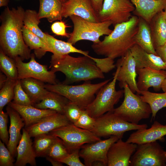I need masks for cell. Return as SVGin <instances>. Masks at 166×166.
<instances>
[{"label": "cell", "instance_id": "681fc988", "mask_svg": "<svg viewBox=\"0 0 166 166\" xmlns=\"http://www.w3.org/2000/svg\"><path fill=\"white\" fill-rule=\"evenodd\" d=\"M7 78L6 76L2 72L0 73V89L4 85L6 82Z\"/></svg>", "mask_w": 166, "mask_h": 166}, {"label": "cell", "instance_id": "9f6ffc18", "mask_svg": "<svg viewBox=\"0 0 166 166\" xmlns=\"http://www.w3.org/2000/svg\"><path fill=\"white\" fill-rule=\"evenodd\" d=\"M165 156L166 157V151H165Z\"/></svg>", "mask_w": 166, "mask_h": 166}, {"label": "cell", "instance_id": "8fae6325", "mask_svg": "<svg viewBox=\"0 0 166 166\" xmlns=\"http://www.w3.org/2000/svg\"><path fill=\"white\" fill-rule=\"evenodd\" d=\"M135 9L130 0H104L98 18L100 22H111L114 26L128 21Z\"/></svg>", "mask_w": 166, "mask_h": 166}, {"label": "cell", "instance_id": "d6a6232c", "mask_svg": "<svg viewBox=\"0 0 166 166\" xmlns=\"http://www.w3.org/2000/svg\"><path fill=\"white\" fill-rule=\"evenodd\" d=\"M57 137L49 133L34 137L33 147L37 157H45L47 152Z\"/></svg>", "mask_w": 166, "mask_h": 166}, {"label": "cell", "instance_id": "60d3db41", "mask_svg": "<svg viewBox=\"0 0 166 166\" xmlns=\"http://www.w3.org/2000/svg\"><path fill=\"white\" fill-rule=\"evenodd\" d=\"M93 60L97 67L103 73H109L116 66L114 64V59L108 57L99 58L90 56Z\"/></svg>", "mask_w": 166, "mask_h": 166}, {"label": "cell", "instance_id": "3957f363", "mask_svg": "<svg viewBox=\"0 0 166 166\" xmlns=\"http://www.w3.org/2000/svg\"><path fill=\"white\" fill-rule=\"evenodd\" d=\"M49 68L55 72H60L64 74L65 77L62 83L66 85L105 78L104 73L89 55L74 57L69 54H53Z\"/></svg>", "mask_w": 166, "mask_h": 166}, {"label": "cell", "instance_id": "f5cc1de1", "mask_svg": "<svg viewBox=\"0 0 166 166\" xmlns=\"http://www.w3.org/2000/svg\"><path fill=\"white\" fill-rule=\"evenodd\" d=\"M161 89L164 92H166V77L162 85Z\"/></svg>", "mask_w": 166, "mask_h": 166}, {"label": "cell", "instance_id": "836d02e7", "mask_svg": "<svg viewBox=\"0 0 166 166\" xmlns=\"http://www.w3.org/2000/svg\"><path fill=\"white\" fill-rule=\"evenodd\" d=\"M40 22L38 13L34 10L25 11L23 19L24 26L43 40L47 44L46 33L43 32L38 26Z\"/></svg>", "mask_w": 166, "mask_h": 166}, {"label": "cell", "instance_id": "ba28073f", "mask_svg": "<svg viewBox=\"0 0 166 166\" xmlns=\"http://www.w3.org/2000/svg\"><path fill=\"white\" fill-rule=\"evenodd\" d=\"M113 110L95 119L94 127L90 131L100 138L115 136L122 138L126 132L148 128L146 124H136L126 121Z\"/></svg>", "mask_w": 166, "mask_h": 166}, {"label": "cell", "instance_id": "4dcf8cb0", "mask_svg": "<svg viewBox=\"0 0 166 166\" xmlns=\"http://www.w3.org/2000/svg\"><path fill=\"white\" fill-rule=\"evenodd\" d=\"M47 44L53 54L61 56L71 53H77L88 56L89 52L79 49L68 42L56 39L52 36L46 33Z\"/></svg>", "mask_w": 166, "mask_h": 166}, {"label": "cell", "instance_id": "4316f807", "mask_svg": "<svg viewBox=\"0 0 166 166\" xmlns=\"http://www.w3.org/2000/svg\"><path fill=\"white\" fill-rule=\"evenodd\" d=\"M149 25L153 46L156 49L166 42V19L163 10L154 17Z\"/></svg>", "mask_w": 166, "mask_h": 166}, {"label": "cell", "instance_id": "f35d334b", "mask_svg": "<svg viewBox=\"0 0 166 166\" xmlns=\"http://www.w3.org/2000/svg\"><path fill=\"white\" fill-rule=\"evenodd\" d=\"M82 110L77 105L70 101L65 107L63 114L71 123L74 124L80 117Z\"/></svg>", "mask_w": 166, "mask_h": 166}, {"label": "cell", "instance_id": "f1b7e54d", "mask_svg": "<svg viewBox=\"0 0 166 166\" xmlns=\"http://www.w3.org/2000/svg\"><path fill=\"white\" fill-rule=\"evenodd\" d=\"M70 101L65 97L54 92L49 91L47 95L34 106L38 109L54 110L63 114L65 106Z\"/></svg>", "mask_w": 166, "mask_h": 166}, {"label": "cell", "instance_id": "52a82bcc", "mask_svg": "<svg viewBox=\"0 0 166 166\" xmlns=\"http://www.w3.org/2000/svg\"><path fill=\"white\" fill-rule=\"evenodd\" d=\"M69 17L73 24V29L67 42L73 45L82 40L98 43L101 36L109 35L113 31L109 28L113 25L111 22H92L74 15Z\"/></svg>", "mask_w": 166, "mask_h": 166}, {"label": "cell", "instance_id": "9c48e42d", "mask_svg": "<svg viewBox=\"0 0 166 166\" xmlns=\"http://www.w3.org/2000/svg\"><path fill=\"white\" fill-rule=\"evenodd\" d=\"M49 133L60 138L70 153L80 149L85 144L101 139L90 131L78 127L72 123L55 129Z\"/></svg>", "mask_w": 166, "mask_h": 166}, {"label": "cell", "instance_id": "c3c4849f", "mask_svg": "<svg viewBox=\"0 0 166 166\" xmlns=\"http://www.w3.org/2000/svg\"><path fill=\"white\" fill-rule=\"evenodd\" d=\"M46 159L53 166H62L63 163L60 161L48 157H45Z\"/></svg>", "mask_w": 166, "mask_h": 166}, {"label": "cell", "instance_id": "5bb4252c", "mask_svg": "<svg viewBox=\"0 0 166 166\" xmlns=\"http://www.w3.org/2000/svg\"><path fill=\"white\" fill-rule=\"evenodd\" d=\"M137 144L119 139L110 147L107 155L108 166H129L131 158Z\"/></svg>", "mask_w": 166, "mask_h": 166}, {"label": "cell", "instance_id": "7bdbcfd3", "mask_svg": "<svg viewBox=\"0 0 166 166\" xmlns=\"http://www.w3.org/2000/svg\"><path fill=\"white\" fill-rule=\"evenodd\" d=\"M5 144L0 140V166H13L14 160Z\"/></svg>", "mask_w": 166, "mask_h": 166}, {"label": "cell", "instance_id": "11a10c76", "mask_svg": "<svg viewBox=\"0 0 166 166\" xmlns=\"http://www.w3.org/2000/svg\"><path fill=\"white\" fill-rule=\"evenodd\" d=\"M163 12L164 17L166 19V6L163 10Z\"/></svg>", "mask_w": 166, "mask_h": 166}, {"label": "cell", "instance_id": "7c38bea8", "mask_svg": "<svg viewBox=\"0 0 166 166\" xmlns=\"http://www.w3.org/2000/svg\"><path fill=\"white\" fill-rule=\"evenodd\" d=\"M35 54H31L30 60L28 62H24L18 57L14 59L18 72V80L26 78H32L50 84L58 83L55 72L49 71L46 65L40 64L35 58Z\"/></svg>", "mask_w": 166, "mask_h": 166}, {"label": "cell", "instance_id": "f546056e", "mask_svg": "<svg viewBox=\"0 0 166 166\" xmlns=\"http://www.w3.org/2000/svg\"><path fill=\"white\" fill-rule=\"evenodd\" d=\"M22 34L25 44L31 50H34L35 55L38 58H41L47 52H51L46 43L24 25Z\"/></svg>", "mask_w": 166, "mask_h": 166}, {"label": "cell", "instance_id": "f907efd6", "mask_svg": "<svg viewBox=\"0 0 166 166\" xmlns=\"http://www.w3.org/2000/svg\"><path fill=\"white\" fill-rule=\"evenodd\" d=\"M93 166H106V165L102 162L97 161L94 162L92 164Z\"/></svg>", "mask_w": 166, "mask_h": 166}, {"label": "cell", "instance_id": "ffe728a7", "mask_svg": "<svg viewBox=\"0 0 166 166\" xmlns=\"http://www.w3.org/2000/svg\"><path fill=\"white\" fill-rule=\"evenodd\" d=\"M31 137L26 128H23L22 136L17 148V156L14 166H25L27 164L32 166L36 165L37 156Z\"/></svg>", "mask_w": 166, "mask_h": 166}, {"label": "cell", "instance_id": "b9f144b4", "mask_svg": "<svg viewBox=\"0 0 166 166\" xmlns=\"http://www.w3.org/2000/svg\"><path fill=\"white\" fill-rule=\"evenodd\" d=\"M8 116L7 112H5L3 110L0 111V138L6 146L9 140V132L7 127Z\"/></svg>", "mask_w": 166, "mask_h": 166}, {"label": "cell", "instance_id": "5b68a950", "mask_svg": "<svg viewBox=\"0 0 166 166\" xmlns=\"http://www.w3.org/2000/svg\"><path fill=\"white\" fill-rule=\"evenodd\" d=\"M117 69L112 81L102 87L94 100L85 109L92 117L96 119L105 113L113 111L124 95V90H117L116 85L120 65L117 62Z\"/></svg>", "mask_w": 166, "mask_h": 166}, {"label": "cell", "instance_id": "d590c367", "mask_svg": "<svg viewBox=\"0 0 166 166\" xmlns=\"http://www.w3.org/2000/svg\"><path fill=\"white\" fill-rule=\"evenodd\" d=\"M18 80L7 78L5 84L0 89V111L2 110L4 107L14 99V88Z\"/></svg>", "mask_w": 166, "mask_h": 166}, {"label": "cell", "instance_id": "484cf974", "mask_svg": "<svg viewBox=\"0 0 166 166\" xmlns=\"http://www.w3.org/2000/svg\"><path fill=\"white\" fill-rule=\"evenodd\" d=\"M138 18V29L134 38L136 44L148 53L157 55L153 46L149 24Z\"/></svg>", "mask_w": 166, "mask_h": 166}, {"label": "cell", "instance_id": "cb8c5ba5", "mask_svg": "<svg viewBox=\"0 0 166 166\" xmlns=\"http://www.w3.org/2000/svg\"><path fill=\"white\" fill-rule=\"evenodd\" d=\"M8 105L16 110L23 119L26 128L37 122L43 118L57 113L50 109H43L34 106L19 105L10 102Z\"/></svg>", "mask_w": 166, "mask_h": 166}, {"label": "cell", "instance_id": "603a6c76", "mask_svg": "<svg viewBox=\"0 0 166 166\" xmlns=\"http://www.w3.org/2000/svg\"><path fill=\"white\" fill-rule=\"evenodd\" d=\"M130 50L135 61L136 69L149 68L166 70V63L158 55L148 53L136 44Z\"/></svg>", "mask_w": 166, "mask_h": 166}, {"label": "cell", "instance_id": "ac0fdd59", "mask_svg": "<svg viewBox=\"0 0 166 166\" xmlns=\"http://www.w3.org/2000/svg\"><path fill=\"white\" fill-rule=\"evenodd\" d=\"M136 71L138 75L137 86L140 92L148 91L151 87L156 91L161 89L166 77V70L146 68L136 69Z\"/></svg>", "mask_w": 166, "mask_h": 166}, {"label": "cell", "instance_id": "6da1fadb", "mask_svg": "<svg viewBox=\"0 0 166 166\" xmlns=\"http://www.w3.org/2000/svg\"><path fill=\"white\" fill-rule=\"evenodd\" d=\"M25 12L21 6L11 9L7 6L0 16V49L11 58L19 57L22 61L30 58L31 54L23 37Z\"/></svg>", "mask_w": 166, "mask_h": 166}, {"label": "cell", "instance_id": "bcb514c9", "mask_svg": "<svg viewBox=\"0 0 166 166\" xmlns=\"http://www.w3.org/2000/svg\"><path fill=\"white\" fill-rule=\"evenodd\" d=\"M155 50L157 55L166 63V42L163 45L157 48Z\"/></svg>", "mask_w": 166, "mask_h": 166}, {"label": "cell", "instance_id": "8992f818", "mask_svg": "<svg viewBox=\"0 0 166 166\" xmlns=\"http://www.w3.org/2000/svg\"><path fill=\"white\" fill-rule=\"evenodd\" d=\"M122 87L124 99L119 106L114 109V113L124 121L136 124L142 119L148 118L152 114L149 105L141 100L139 94L133 93L127 84Z\"/></svg>", "mask_w": 166, "mask_h": 166}, {"label": "cell", "instance_id": "d4e9b609", "mask_svg": "<svg viewBox=\"0 0 166 166\" xmlns=\"http://www.w3.org/2000/svg\"><path fill=\"white\" fill-rule=\"evenodd\" d=\"M20 80L23 89L34 105L41 101L49 92L45 88L44 82L42 81L32 78Z\"/></svg>", "mask_w": 166, "mask_h": 166}, {"label": "cell", "instance_id": "d6986e66", "mask_svg": "<svg viewBox=\"0 0 166 166\" xmlns=\"http://www.w3.org/2000/svg\"><path fill=\"white\" fill-rule=\"evenodd\" d=\"M166 135V125L157 121H154L149 128L140 129L131 134L126 142L140 144L159 140L162 141Z\"/></svg>", "mask_w": 166, "mask_h": 166}, {"label": "cell", "instance_id": "816d5d0a", "mask_svg": "<svg viewBox=\"0 0 166 166\" xmlns=\"http://www.w3.org/2000/svg\"><path fill=\"white\" fill-rule=\"evenodd\" d=\"M9 0H0V7L7 6Z\"/></svg>", "mask_w": 166, "mask_h": 166}, {"label": "cell", "instance_id": "f6af8a7d", "mask_svg": "<svg viewBox=\"0 0 166 166\" xmlns=\"http://www.w3.org/2000/svg\"><path fill=\"white\" fill-rule=\"evenodd\" d=\"M67 27L65 23L63 21L56 22L52 25L51 30L52 32L56 35L69 38L70 34L66 32Z\"/></svg>", "mask_w": 166, "mask_h": 166}, {"label": "cell", "instance_id": "9a60e30c", "mask_svg": "<svg viewBox=\"0 0 166 166\" xmlns=\"http://www.w3.org/2000/svg\"><path fill=\"white\" fill-rule=\"evenodd\" d=\"M117 62L120 65L117 77L120 86L122 87L124 84H127L133 93L139 94L140 92L137 87L136 79L137 75L136 64L130 49Z\"/></svg>", "mask_w": 166, "mask_h": 166}, {"label": "cell", "instance_id": "7a4b0ae2", "mask_svg": "<svg viewBox=\"0 0 166 166\" xmlns=\"http://www.w3.org/2000/svg\"><path fill=\"white\" fill-rule=\"evenodd\" d=\"M139 18L133 15L126 22L116 24L112 32L91 47L97 55L113 59L124 56L136 44L134 36L138 29Z\"/></svg>", "mask_w": 166, "mask_h": 166}, {"label": "cell", "instance_id": "e575fe53", "mask_svg": "<svg viewBox=\"0 0 166 166\" xmlns=\"http://www.w3.org/2000/svg\"><path fill=\"white\" fill-rule=\"evenodd\" d=\"M0 68L1 71L10 79L18 80V72L15 60L0 49Z\"/></svg>", "mask_w": 166, "mask_h": 166}, {"label": "cell", "instance_id": "1f68e13d", "mask_svg": "<svg viewBox=\"0 0 166 166\" xmlns=\"http://www.w3.org/2000/svg\"><path fill=\"white\" fill-rule=\"evenodd\" d=\"M139 96L141 100L148 103L152 110L151 120L154 119L158 112L166 108V92L157 93L148 91H140Z\"/></svg>", "mask_w": 166, "mask_h": 166}, {"label": "cell", "instance_id": "ee69618b", "mask_svg": "<svg viewBox=\"0 0 166 166\" xmlns=\"http://www.w3.org/2000/svg\"><path fill=\"white\" fill-rule=\"evenodd\" d=\"M80 150L77 149L73 151L59 161L69 166H85L80 159Z\"/></svg>", "mask_w": 166, "mask_h": 166}, {"label": "cell", "instance_id": "ab89813d", "mask_svg": "<svg viewBox=\"0 0 166 166\" xmlns=\"http://www.w3.org/2000/svg\"><path fill=\"white\" fill-rule=\"evenodd\" d=\"M96 119L91 117L85 110H82L77 122L74 124L80 128L91 131L94 127Z\"/></svg>", "mask_w": 166, "mask_h": 166}, {"label": "cell", "instance_id": "30bf717a", "mask_svg": "<svg viewBox=\"0 0 166 166\" xmlns=\"http://www.w3.org/2000/svg\"><path fill=\"white\" fill-rule=\"evenodd\" d=\"M156 141L137 144L130 159V166H166V157Z\"/></svg>", "mask_w": 166, "mask_h": 166}, {"label": "cell", "instance_id": "4fadbf2b", "mask_svg": "<svg viewBox=\"0 0 166 166\" xmlns=\"http://www.w3.org/2000/svg\"><path fill=\"white\" fill-rule=\"evenodd\" d=\"M119 138L111 136L107 139L101 140L83 145L80 148L79 154L83 159L85 166H92L95 161L103 162L107 166V155L111 145Z\"/></svg>", "mask_w": 166, "mask_h": 166}, {"label": "cell", "instance_id": "7dc6e473", "mask_svg": "<svg viewBox=\"0 0 166 166\" xmlns=\"http://www.w3.org/2000/svg\"><path fill=\"white\" fill-rule=\"evenodd\" d=\"M104 0H89L93 8L98 13L102 8Z\"/></svg>", "mask_w": 166, "mask_h": 166}, {"label": "cell", "instance_id": "7402d4cb", "mask_svg": "<svg viewBox=\"0 0 166 166\" xmlns=\"http://www.w3.org/2000/svg\"><path fill=\"white\" fill-rule=\"evenodd\" d=\"M135 9L134 15L140 17L149 24L157 13L163 11L166 0H130Z\"/></svg>", "mask_w": 166, "mask_h": 166}, {"label": "cell", "instance_id": "8d00e7d4", "mask_svg": "<svg viewBox=\"0 0 166 166\" xmlns=\"http://www.w3.org/2000/svg\"><path fill=\"white\" fill-rule=\"evenodd\" d=\"M70 153L62 140L57 137L47 152L45 157H48L58 161Z\"/></svg>", "mask_w": 166, "mask_h": 166}, {"label": "cell", "instance_id": "74e56055", "mask_svg": "<svg viewBox=\"0 0 166 166\" xmlns=\"http://www.w3.org/2000/svg\"><path fill=\"white\" fill-rule=\"evenodd\" d=\"M14 103L22 105H34L27 94L23 89L20 80H18L14 89Z\"/></svg>", "mask_w": 166, "mask_h": 166}, {"label": "cell", "instance_id": "44dd1931", "mask_svg": "<svg viewBox=\"0 0 166 166\" xmlns=\"http://www.w3.org/2000/svg\"><path fill=\"white\" fill-rule=\"evenodd\" d=\"M6 110L10 121L9 140L7 147L14 157L17 152V146L22 135L21 131L25 124L19 114L9 105H7Z\"/></svg>", "mask_w": 166, "mask_h": 166}, {"label": "cell", "instance_id": "2e32d148", "mask_svg": "<svg viewBox=\"0 0 166 166\" xmlns=\"http://www.w3.org/2000/svg\"><path fill=\"white\" fill-rule=\"evenodd\" d=\"M61 14L62 17L74 15L91 22H100L89 0H69L62 4Z\"/></svg>", "mask_w": 166, "mask_h": 166}, {"label": "cell", "instance_id": "83f0119b", "mask_svg": "<svg viewBox=\"0 0 166 166\" xmlns=\"http://www.w3.org/2000/svg\"><path fill=\"white\" fill-rule=\"evenodd\" d=\"M40 6L38 15L40 19L45 18L52 22L61 20L62 3L58 0H39Z\"/></svg>", "mask_w": 166, "mask_h": 166}, {"label": "cell", "instance_id": "db71d44e", "mask_svg": "<svg viewBox=\"0 0 166 166\" xmlns=\"http://www.w3.org/2000/svg\"><path fill=\"white\" fill-rule=\"evenodd\" d=\"M60 1L62 4L68 1L69 0H58Z\"/></svg>", "mask_w": 166, "mask_h": 166}, {"label": "cell", "instance_id": "e0dca14e", "mask_svg": "<svg viewBox=\"0 0 166 166\" xmlns=\"http://www.w3.org/2000/svg\"><path fill=\"white\" fill-rule=\"evenodd\" d=\"M71 123L63 114L57 113L45 117L34 124L25 128L31 137L49 133L52 131Z\"/></svg>", "mask_w": 166, "mask_h": 166}, {"label": "cell", "instance_id": "277c9868", "mask_svg": "<svg viewBox=\"0 0 166 166\" xmlns=\"http://www.w3.org/2000/svg\"><path fill=\"white\" fill-rule=\"evenodd\" d=\"M111 79L106 80L96 84H92L90 81L83 84L69 85L58 83L56 84H45L48 91L57 93L67 98L70 101L77 105L81 109L85 110L95 99V95Z\"/></svg>", "mask_w": 166, "mask_h": 166}]
</instances>
